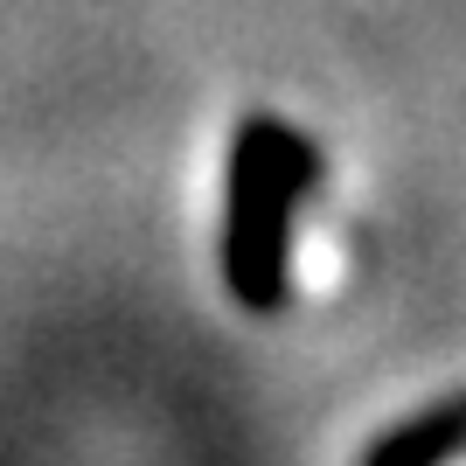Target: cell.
<instances>
[{
	"label": "cell",
	"mask_w": 466,
	"mask_h": 466,
	"mask_svg": "<svg viewBox=\"0 0 466 466\" xmlns=\"http://www.w3.org/2000/svg\"><path fill=\"white\" fill-rule=\"evenodd\" d=\"M460 439H466V404H446V410H425V418L410 431H397L390 446H376L370 466H439Z\"/></svg>",
	"instance_id": "2"
},
{
	"label": "cell",
	"mask_w": 466,
	"mask_h": 466,
	"mask_svg": "<svg viewBox=\"0 0 466 466\" xmlns=\"http://www.w3.org/2000/svg\"><path fill=\"white\" fill-rule=\"evenodd\" d=\"M292 167H299V154H292L286 139L272 126L265 133L251 126L244 154H237V216H230L237 279L251 292H272V279H279V216L292 202Z\"/></svg>",
	"instance_id": "1"
}]
</instances>
